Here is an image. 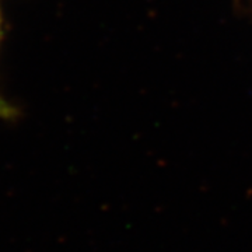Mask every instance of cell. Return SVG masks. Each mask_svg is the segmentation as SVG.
Returning a JSON list of instances; mask_svg holds the SVG:
<instances>
[{"label": "cell", "mask_w": 252, "mask_h": 252, "mask_svg": "<svg viewBox=\"0 0 252 252\" xmlns=\"http://www.w3.org/2000/svg\"><path fill=\"white\" fill-rule=\"evenodd\" d=\"M1 34H3V18H1V0H0V42H1ZM16 115V109L10 105L7 99L0 94V119H10Z\"/></svg>", "instance_id": "6da1fadb"}]
</instances>
